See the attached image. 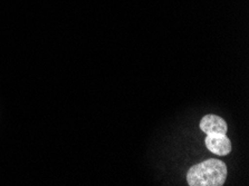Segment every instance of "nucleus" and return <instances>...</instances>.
Wrapping results in <instances>:
<instances>
[{"mask_svg": "<svg viewBox=\"0 0 249 186\" xmlns=\"http://www.w3.org/2000/svg\"><path fill=\"white\" fill-rule=\"evenodd\" d=\"M205 144L211 153L218 156H226L231 152V142L226 134L221 133H210L207 134Z\"/></svg>", "mask_w": 249, "mask_h": 186, "instance_id": "nucleus-2", "label": "nucleus"}, {"mask_svg": "<svg viewBox=\"0 0 249 186\" xmlns=\"http://www.w3.org/2000/svg\"><path fill=\"white\" fill-rule=\"evenodd\" d=\"M200 130H201L205 134H210V133H221V134H226L228 131V125L226 123L224 118L220 116L213 115V114H209L202 117L200 120Z\"/></svg>", "mask_w": 249, "mask_h": 186, "instance_id": "nucleus-3", "label": "nucleus"}, {"mask_svg": "<svg viewBox=\"0 0 249 186\" xmlns=\"http://www.w3.org/2000/svg\"><path fill=\"white\" fill-rule=\"evenodd\" d=\"M227 166L220 159L210 158L196 164L187 173L189 186H221L227 178Z\"/></svg>", "mask_w": 249, "mask_h": 186, "instance_id": "nucleus-1", "label": "nucleus"}]
</instances>
